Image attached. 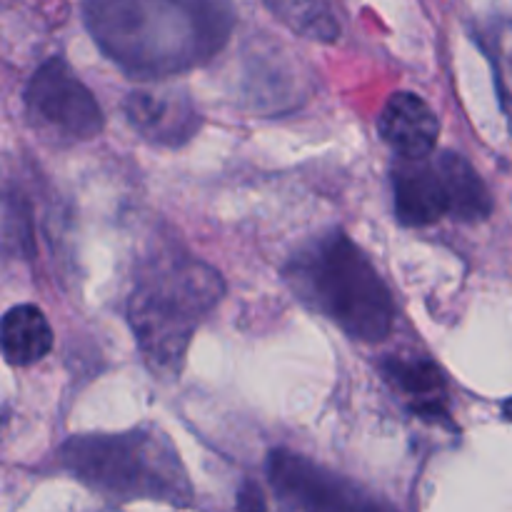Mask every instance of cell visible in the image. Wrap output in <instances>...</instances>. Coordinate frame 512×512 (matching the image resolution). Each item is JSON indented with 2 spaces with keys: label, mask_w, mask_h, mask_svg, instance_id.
<instances>
[{
  "label": "cell",
  "mask_w": 512,
  "mask_h": 512,
  "mask_svg": "<svg viewBox=\"0 0 512 512\" xmlns=\"http://www.w3.org/2000/svg\"><path fill=\"white\" fill-rule=\"evenodd\" d=\"M0 340L10 365H33L53 350V328L43 310L23 303L5 313Z\"/></svg>",
  "instance_id": "11"
},
{
  "label": "cell",
  "mask_w": 512,
  "mask_h": 512,
  "mask_svg": "<svg viewBox=\"0 0 512 512\" xmlns=\"http://www.w3.org/2000/svg\"><path fill=\"white\" fill-rule=\"evenodd\" d=\"M125 118L135 133L163 148H180L203 125V115L185 90H133L125 98Z\"/></svg>",
  "instance_id": "8"
},
{
  "label": "cell",
  "mask_w": 512,
  "mask_h": 512,
  "mask_svg": "<svg viewBox=\"0 0 512 512\" xmlns=\"http://www.w3.org/2000/svg\"><path fill=\"white\" fill-rule=\"evenodd\" d=\"M378 130L400 160H425L438 148L440 120L428 100L403 90L383 105Z\"/></svg>",
  "instance_id": "9"
},
{
  "label": "cell",
  "mask_w": 512,
  "mask_h": 512,
  "mask_svg": "<svg viewBox=\"0 0 512 512\" xmlns=\"http://www.w3.org/2000/svg\"><path fill=\"white\" fill-rule=\"evenodd\" d=\"M395 215L408 228L443 218L480 223L493 213V195L465 155L443 150L435 158L400 160L393 168Z\"/></svg>",
  "instance_id": "5"
},
{
  "label": "cell",
  "mask_w": 512,
  "mask_h": 512,
  "mask_svg": "<svg viewBox=\"0 0 512 512\" xmlns=\"http://www.w3.org/2000/svg\"><path fill=\"white\" fill-rule=\"evenodd\" d=\"M268 480L288 512H395L363 485L290 450H273Z\"/></svg>",
  "instance_id": "7"
},
{
  "label": "cell",
  "mask_w": 512,
  "mask_h": 512,
  "mask_svg": "<svg viewBox=\"0 0 512 512\" xmlns=\"http://www.w3.org/2000/svg\"><path fill=\"white\" fill-rule=\"evenodd\" d=\"M240 512H265V495L255 483H245L238 493Z\"/></svg>",
  "instance_id": "14"
},
{
  "label": "cell",
  "mask_w": 512,
  "mask_h": 512,
  "mask_svg": "<svg viewBox=\"0 0 512 512\" xmlns=\"http://www.w3.org/2000/svg\"><path fill=\"white\" fill-rule=\"evenodd\" d=\"M478 43L483 45L485 55L493 65L500 105L512 125V20L498 18L485 23L478 30Z\"/></svg>",
  "instance_id": "13"
},
{
  "label": "cell",
  "mask_w": 512,
  "mask_h": 512,
  "mask_svg": "<svg viewBox=\"0 0 512 512\" xmlns=\"http://www.w3.org/2000/svg\"><path fill=\"white\" fill-rule=\"evenodd\" d=\"M28 123L58 143H83L103 130L105 118L88 85L63 58H50L30 75L23 90Z\"/></svg>",
  "instance_id": "6"
},
{
  "label": "cell",
  "mask_w": 512,
  "mask_h": 512,
  "mask_svg": "<svg viewBox=\"0 0 512 512\" xmlns=\"http://www.w3.org/2000/svg\"><path fill=\"white\" fill-rule=\"evenodd\" d=\"M103 512H120V510H103Z\"/></svg>",
  "instance_id": "16"
},
{
  "label": "cell",
  "mask_w": 512,
  "mask_h": 512,
  "mask_svg": "<svg viewBox=\"0 0 512 512\" xmlns=\"http://www.w3.org/2000/svg\"><path fill=\"white\" fill-rule=\"evenodd\" d=\"M83 15L105 58L138 80L205 65L235 25L230 0H88Z\"/></svg>",
  "instance_id": "1"
},
{
  "label": "cell",
  "mask_w": 512,
  "mask_h": 512,
  "mask_svg": "<svg viewBox=\"0 0 512 512\" xmlns=\"http://www.w3.org/2000/svg\"><path fill=\"white\" fill-rule=\"evenodd\" d=\"M503 418L508 420V423H512V398H508L503 403Z\"/></svg>",
  "instance_id": "15"
},
{
  "label": "cell",
  "mask_w": 512,
  "mask_h": 512,
  "mask_svg": "<svg viewBox=\"0 0 512 512\" xmlns=\"http://www.w3.org/2000/svg\"><path fill=\"white\" fill-rule=\"evenodd\" d=\"M223 295V275L193 255L160 253L140 268L128 323L145 365L158 378L180 375L195 330Z\"/></svg>",
  "instance_id": "2"
},
{
  "label": "cell",
  "mask_w": 512,
  "mask_h": 512,
  "mask_svg": "<svg viewBox=\"0 0 512 512\" xmlns=\"http://www.w3.org/2000/svg\"><path fill=\"white\" fill-rule=\"evenodd\" d=\"M385 378L410 403L420 418H445L448 405V385L445 375L428 358H395L383 365Z\"/></svg>",
  "instance_id": "10"
},
{
  "label": "cell",
  "mask_w": 512,
  "mask_h": 512,
  "mask_svg": "<svg viewBox=\"0 0 512 512\" xmlns=\"http://www.w3.org/2000/svg\"><path fill=\"white\" fill-rule=\"evenodd\" d=\"M60 468L113 500H158L185 508L193 498L185 465L170 438L153 428L75 435L58 453Z\"/></svg>",
  "instance_id": "4"
},
{
  "label": "cell",
  "mask_w": 512,
  "mask_h": 512,
  "mask_svg": "<svg viewBox=\"0 0 512 512\" xmlns=\"http://www.w3.org/2000/svg\"><path fill=\"white\" fill-rule=\"evenodd\" d=\"M265 5L295 35L318 43L338 40L340 23L328 0H265Z\"/></svg>",
  "instance_id": "12"
},
{
  "label": "cell",
  "mask_w": 512,
  "mask_h": 512,
  "mask_svg": "<svg viewBox=\"0 0 512 512\" xmlns=\"http://www.w3.org/2000/svg\"><path fill=\"white\" fill-rule=\"evenodd\" d=\"M285 278L298 300L348 338L380 343L393 333V295L368 255L343 230H330L300 248Z\"/></svg>",
  "instance_id": "3"
}]
</instances>
